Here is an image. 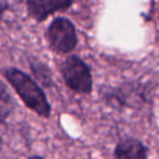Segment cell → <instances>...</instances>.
I'll list each match as a JSON object with an SVG mask.
<instances>
[{
  "mask_svg": "<svg viewBox=\"0 0 159 159\" xmlns=\"http://www.w3.org/2000/svg\"><path fill=\"white\" fill-rule=\"evenodd\" d=\"M46 40L50 48L60 55L71 53L78 43L77 31L73 22L65 17H55L46 30Z\"/></svg>",
  "mask_w": 159,
  "mask_h": 159,
  "instance_id": "3957f363",
  "label": "cell"
},
{
  "mask_svg": "<svg viewBox=\"0 0 159 159\" xmlns=\"http://www.w3.org/2000/svg\"><path fill=\"white\" fill-rule=\"evenodd\" d=\"M113 157L114 159H147L148 148L138 138L128 137L117 143Z\"/></svg>",
  "mask_w": 159,
  "mask_h": 159,
  "instance_id": "5b68a950",
  "label": "cell"
},
{
  "mask_svg": "<svg viewBox=\"0 0 159 159\" xmlns=\"http://www.w3.org/2000/svg\"><path fill=\"white\" fill-rule=\"evenodd\" d=\"M60 72L65 84L77 94H89L93 88L89 66L77 55L67 56L60 65Z\"/></svg>",
  "mask_w": 159,
  "mask_h": 159,
  "instance_id": "7a4b0ae2",
  "label": "cell"
},
{
  "mask_svg": "<svg viewBox=\"0 0 159 159\" xmlns=\"http://www.w3.org/2000/svg\"><path fill=\"white\" fill-rule=\"evenodd\" d=\"M1 148H2V139L0 138V152H1Z\"/></svg>",
  "mask_w": 159,
  "mask_h": 159,
  "instance_id": "9c48e42d",
  "label": "cell"
},
{
  "mask_svg": "<svg viewBox=\"0 0 159 159\" xmlns=\"http://www.w3.org/2000/svg\"><path fill=\"white\" fill-rule=\"evenodd\" d=\"M29 159H43V158L40 157V155H32V157H30Z\"/></svg>",
  "mask_w": 159,
  "mask_h": 159,
  "instance_id": "ba28073f",
  "label": "cell"
},
{
  "mask_svg": "<svg viewBox=\"0 0 159 159\" xmlns=\"http://www.w3.org/2000/svg\"><path fill=\"white\" fill-rule=\"evenodd\" d=\"M15 103L7 87L0 81V124L4 123L12 113Z\"/></svg>",
  "mask_w": 159,
  "mask_h": 159,
  "instance_id": "8992f818",
  "label": "cell"
},
{
  "mask_svg": "<svg viewBox=\"0 0 159 159\" xmlns=\"http://www.w3.org/2000/svg\"><path fill=\"white\" fill-rule=\"evenodd\" d=\"M7 7H9V4L6 1H1L0 0V22H1V19H2L5 11L7 10Z\"/></svg>",
  "mask_w": 159,
  "mask_h": 159,
  "instance_id": "52a82bcc",
  "label": "cell"
},
{
  "mask_svg": "<svg viewBox=\"0 0 159 159\" xmlns=\"http://www.w3.org/2000/svg\"><path fill=\"white\" fill-rule=\"evenodd\" d=\"M2 75L29 109L42 118H50L51 104L47 101L43 89L35 80H32V77L16 67L5 68Z\"/></svg>",
  "mask_w": 159,
  "mask_h": 159,
  "instance_id": "6da1fadb",
  "label": "cell"
},
{
  "mask_svg": "<svg viewBox=\"0 0 159 159\" xmlns=\"http://www.w3.org/2000/svg\"><path fill=\"white\" fill-rule=\"evenodd\" d=\"M73 5V1L61 0H29L26 1L29 15L37 22L45 21L50 15L58 11H65Z\"/></svg>",
  "mask_w": 159,
  "mask_h": 159,
  "instance_id": "277c9868",
  "label": "cell"
}]
</instances>
